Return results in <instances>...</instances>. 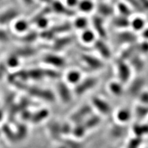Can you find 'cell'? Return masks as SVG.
<instances>
[{
    "mask_svg": "<svg viewBox=\"0 0 148 148\" xmlns=\"http://www.w3.org/2000/svg\"><path fill=\"white\" fill-rule=\"evenodd\" d=\"M116 67L119 81L123 85L128 83L130 80L132 74V69L130 65L127 61L120 59L117 62Z\"/></svg>",
    "mask_w": 148,
    "mask_h": 148,
    "instance_id": "obj_3",
    "label": "cell"
},
{
    "mask_svg": "<svg viewBox=\"0 0 148 148\" xmlns=\"http://www.w3.org/2000/svg\"><path fill=\"white\" fill-rule=\"evenodd\" d=\"M135 114L139 118H144L148 115V106L139 104L135 108Z\"/></svg>",
    "mask_w": 148,
    "mask_h": 148,
    "instance_id": "obj_31",
    "label": "cell"
},
{
    "mask_svg": "<svg viewBox=\"0 0 148 148\" xmlns=\"http://www.w3.org/2000/svg\"><path fill=\"white\" fill-rule=\"evenodd\" d=\"M98 83V80L96 78L88 77L83 80L75 86V92L78 96L84 94L86 91L91 90L94 88Z\"/></svg>",
    "mask_w": 148,
    "mask_h": 148,
    "instance_id": "obj_5",
    "label": "cell"
},
{
    "mask_svg": "<svg viewBox=\"0 0 148 148\" xmlns=\"http://www.w3.org/2000/svg\"><path fill=\"white\" fill-rule=\"evenodd\" d=\"M115 117L119 124L124 125L128 123L132 120L133 113L129 108H122L117 110Z\"/></svg>",
    "mask_w": 148,
    "mask_h": 148,
    "instance_id": "obj_8",
    "label": "cell"
},
{
    "mask_svg": "<svg viewBox=\"0 0 148 148\" xmlns=\"http://www.w3.org/2000/svg\"><path fill=\"white\" fill-rule=\"evenodd\" d=\"M117 9L119 15L130 18L133 15V11L129 4L124 2H120L117 5Z\"/></svg>",
    "mask_w": 148,
    "mask_h": 148,
    "instance_id": "obj_21",
    "label": "cell"
},
{
    "mask_svg": "<svg viewBox=\"0 0 148 148\" xmlns=\"http://www.w3.org/2000/svg\"><path fill=\"white\" fill-rule=\"evenodd\" d=\"M39 1L43 2L45 4H51V3L53 2V0H39Z\"/></svg>",
    "mask_w": 148,
    "mask_h": 148,
    "instance_id": "obj_46",
    "label": "cell"
},
{
    "mask_svg": "<svg viewBox=\"0 0 148 148\" xmlns=\"http://www.w3.org/2000/svg\"><path fill=\"white\" fill-rule=\"evenodd\" d=\"M49 6H50L52 11L59 14H62L67 16H72L75 14V12L72 11V9L67 8L57 0H53V2Z\"/></svg>",
    "mask_w": 148,
    "mask_h": 148,
    "instance_id": "obj_10",
    "label": "cell"
},
{
    "mask_svg": "<svg viewBox=\"0 0 148 148\" xmlns=\"http://www.w3.org/2000/svg\"><path fill=\"white\" fill-rule=\"evenodd\" d=\"M146 19L141 16H135L130 18V28L134 32H141L146 27Z\"/></svg>",
    "mask_w": 148,
    "mask_h": 148,
    "instance_id": "obj_14",
    "label": "cell"
},
{
    "mask_svg": "<svg viewBox=\"0 0 148 148\" xmlns=\"http://www.w3.org/2000/svg\"><path fill=\"white\" fill-rule=\"evenodd\" d=\"M146 21L148 22V16H147V20Z\"/></svg>",
    "mask_w": 148,
    "mask_h": 148,
    "instance_id": "obj_47",
    "label": "cell"
},
{
    "mask_svg": "<svg viewBox=\"0 0 148 148\" xmlns=\"http://www.w3.org/2000/svg\"><path fill=\"white\" fill-rule=\"evenodd\" d=\"M72 39L69 36L58 38L54 41L53 48L56 51L61 50L69 45V44L72 42Z\"/></svg>",
    "mask_w": 148,
    "mask_h": 148,
    "instance_id": "obj_20",
    "label": "cell"
},
{
    "mask_svg": "<svg viewBox=\"0 0 148 148\" xmlns=\"http://www.w3.org/2000/svg\"><path fill=\"white\" fill-rule=\"evenodd\" d=\"M82 40L85 43H91L95 42V34L90 30H86L83 32L82 35Z\"/></svg>",
    "mask_w": 148,
    "mask_h": 148,
    "instance_id": "obj_28",
    "label": "cell"
},
{
    "mask_svg": "<svg viewBox=\"0 0 148 148\" xmlns=\"http://www.w3.org/2000/svg\"><path fill=\"white\" fill-rule=\"evenodd\" d=\"M72 29L71 25L69 23H65V24L56 25L51 28V30L53 32L54 34L56 35L58 34L66 33L69 31H70Z\"/></svg>",
    "mask_w": 148,
    "mask_h": 148,
    "instance_id": "obj_25",
    "label": "cell"
},
{
    "mask_svg": "<svg viewBox=\"0 0 148 148\" xmlns=\"http://www.w3.org/2000/svg\"><path fill=\"white\" fill-rule=\"evenodd\" d=\"M141 34L142 38H143V40L148 41V27H146L145 29L141 32Z\"/></svg>",
    "mask_w": 148,
    "mask_h": 148,
    "instance_id": "obj_42",
    "label": "cell"
},
{
    "mask_svg": "<svg viewBox=\"0 0 148 148\" xmlns=\"http://www.w3.org/2000/svg\"><path fill=\"white\" fill-rule=\"evenodd\" d=\"M136 53L138 54H146L148 53V41L143 40L139 43H135Z\"/></svg>",
    "mask_w": 148,
    "mask_h": 148,
    "instance_id": "obj_32",
    "label": "cell"
},
{
    "mask_svg": "<svg viewBox=\"0 0 148 148\" xmlns=\"http://www.w3.org/2000/svg\"><path fill=\"white\" fill-rule=\"evenodd\" d=\"M59 95L64 103H68L71 99V93L69 87L64 82H60L57 85Z\"/></svg>",
    "mask_w": 148,
    "mask_h": 148,
    "instance_id": "obj_16",
    "label": "cell"
},
{
    "mask_svg": "<svg viewBox=\"0 0 148 148\" xmlns=\"http://www.w3.org/2000/svg\"><path fill=\"white\" fill-rule=\"evenodd\" d=\"M141 139V138H139L136 136L135 138H134L132 140L130 141L127 148H138L140 145V143H139V141H140Z\"/></svg>",
    "mask_w": 148,
    "mask_h": 148,
    "instance_id": "obj_40",
    "label": "cell"
},
{
    "mask_svg": "<svg viewBox=\"0 0 148 148\" xmlns=\"http://www.w3.org/2000/svg\"><path fill=\"white\" fill-rule=\"evenodd\" d=\"M144 89V81L142 78H136L130 86V93L132 96H137Z\"/></svg>",
    "mask_w": 148,
    "mask_h": 148,
    "instance_id": "obj_19",
    "label": "cell"
},
{
    "mask_svg": "<svg viewBox=\"0 0 148 148\" xmlns=\"http://www.w3.org/2000/svg\"><path fill=\"white\" fill-rule=\"evenodd\" d=\"M81 78V73L77 71H70L67 75V80L71 84H77Z\"/></svg>",
    "mask_w": 148,
    "mask_h": 148,
    "instance_id": "obj_27",
    "label": "cell"
},
{
    "mask_svg": "<svg viewBox=\"0 0 148 148\" xmlns=\"http://www.w3.org/2000/svg\"><path fill=\"white\" fill-rule=\"evenodd\" d=\"M48 23H49L48 20L45 17H42V18H40V19H38L35 22V24H36L37 27L40 28V29H45L46 27H47V26L48 25Z\"/></svg>",
    "mask_w": 148,
    "mask_h": 148,
    "instance_id": "obj_39",
    "label": "cell"
},
{
    "mask_svg": "<svg viewBox=\"0 0 148 148\" xmlns=\"http://www.w3.org/2000/svg\"><path fill=\"white\" fill-rule=\"evenodd\" d=\"M109 90L112 95L116 97H120L124 94L123 84L119 81L111 82L109 84Z\"/></svg>",
    "mask_w": 148,
    "mask_h": 148,
    "instance_id": "obj_17",
    "label": "cell"
},
{
    "mask_svg": "<svg viewBox=\"0 0 148 148\" xmlns=\"http://www.w3.org/2000/svg\"><path fill=\"white\" fill-rule=\"evenodd\" d=\"M60 77V73L53 70L47 69L35 68L32 69H22L16 71L8 77V80L9 83H12L16 80L24 82L27 80L38 81L43 80L45 78H57Z\"/></svg>",
    "mask_w": 148,
    "mask_h": 148,
    "instance_id": "obj_1",
    "label": "cell"
},
{
    "mask_svg": "<svg viewBox=\"0 0 148 148\" xmlns=\"http://www.w3.org/2000/svg\"><path fill=\"white\" fill-rule=\"evenodd\" d=\"M139 104L148 106V90L143 89L137 96Z\"/></svg>",
    "mask_w": 148,
    "mask_h": 148,
    "instance_id": "obj_35",
    "label": "cell"
},
{
    "mask_svg": "<svg viewBox=\"0 0 148 148\" xmlns=\"http://www.w3.org/2000/svg\"><path fill=\"white\" fill-rule=\"evenodd\" d=\"M18 12L14 8H9L0 13V25H6L18 17Z\"/></svg>",
    "mask_w": 148,
    "mask_h": 148,
    "instance_id": "obj_9",
    "label": "cell"
},
{
    "mask_svg": "<svg viewBox=\"0 0 148 148\" xmlns=\"http://www.w3.org/2000/svg\"><path fill=\"white\" fill-rule=\"evenodd\" d=\"M14 53L18 56V57H30L32 56H34L36 53V49L33 48H22L18 49L14 52Z\"/></svg>",
    "mask_w": 148,
    "mask_h": 148,
    "instance_id": "obj_24",
    "label": "cell"
},
{
    "mask_svg": "<svg viewBox=\"0 0 148 148\" xmlns=\"http://www.w3.org/2000/svg\"><path fill=\"white\" fill-rule=\"evenodd\" d=\"M88 25V21L85 17H78L77 18L75 22H74V25L75 26L77 29H85Z\"/></svg>",
    "mask_w": 148,
    "mask_h": 148,
    "instance_id": "obj_36",
    "label": "cell"
},
{
    "mask_svg": "<svg viewBox=\"0 0 148 148\" xmlns=\"http://www.w3.org/2000/svg\"><path fill=\"white\" fill-rule=\"evenodd\" d=\"M43 61L45 63L56 67H62L66 64V61L63 58L59 56L58 55L52 54L45 56Z\"/></svg>",
    "mask_w": 148,
    "mask_h": 148,
    "instance_id": "obj_13",
    "label": "cell"
},
{
    "mask_svg": "<svg viewBox=\"0 0 148 148\" xmlns=\"http://www.w3.org/2000/svg\"><path fill=\"white\" fill-rule=\"evenodd\" d=\"M11 84L14 85V86H16L18 90L26 91L32 96L36 97V98H41L48 101H53L54 100L53 92L49 90L43 89L41 88L34 86H29L24 83V82L18 80L14 81Z\"/></svg>",
    "mask_w": 148,
    "mask_h": 148,
    "instance_id": "obj_2",
    "label": "cell"
},
{
    "mask_svg": "<svg viewBox=\"0 0 148 148\" xmlns=\"http://www.w3.org/2000/svg\"><path fill=\"white\" fill-rule=\"evenodd\" d=\"M94 47L104 59H109L111 57L110 49L103 39L95 40L94 42Z\"/></svg>",
    "mask_w": 148,
    "mask_h": 148,
    "instance_id": "obj_12",
    "label": "cell"
},
{
    "mask_svg": "<svg viewBox=\"0 0 148 148\" xmlns=\"http://www.w3.org/2000/svg\"><path fill=\"white\" fill-rule=\"evenodd\" d=\"M37 37H38V34L36 32H31L23 36L22 38H21V40L26 43H32L37 38Z\"/></svg>",
    "mask_w": 148,
    "mask_h": 148,
    "instance_id": "obj_37",
    "label": "cell"
},
{
    "mask_svg": "<svg viewBox=\"0 0 148 148\" xmlns=\"http://www.w3.org/2000/svg\"><path fill=\"white\" fill-rule=\"evenodd\" d=\"M91 112V108L90 106L88 105L83 106L82 107L78 109L76 112H75L74 114H73L72 118H73V119L80 120L81 119L80 118L88 115Z\"/></svg>",
    "mask_w": 148,
    "mask_h": 148,
    "instance_id": "obj_23",
    "label": "cell"
},
{
    "mask_svg": "<svg viewBox=\"0 0 148 148\" xmlns=\"http://www.w3.org/2000/svg\"><path fill=\"white\" fill-rule=\"evenodd\" d=\"M112 25L120 30H127L130 28V18L125 17L121 15L115 16L112 20Z\"/></svg>",
    "mask_w": 148,
    "mask_h": 148,
    "instance_id": "obj_15",
    "label": "cell"
},
{
    "mask_svg": "<svg viewBox=\"0 0 148 148\" xmlns=\"http://www.w3.org/2000/svg\"><path fill=\"white\" fill-rule=\"evenodd\" d=\"M92 104L101 114L103 115H109L112 110L109 103L99 97H93L92 98Z\"/></svg>",
    "mask_w": 148,
    "mask_h": 148,
    "instance_id": "obj_7",
    "label": "cell"
},
{
    "mask_svg": "<svg viewBox=\"0 0 148 148\" xmlns=\"http://www.w3.org/2000/svg\"><path fill=\"white\" fill-rule=\"evenodd\" d=\"M6 72V67L4 64H0V78H1Z\"/></svg>",
    "mask_w": 148,
    "mask_h": 148,
    "instance_id": "obj_43",
    "label": "cell"
},
{
    "mask_svg": "<svg viewBox=\"0 0 148 148\" xmlns=\"http://www.w3.org/2000/svg\"><path fill=\"white\" fill-rule=\"evenodd\" d=\"M40 36L44 40H51L54 39L55 35L50 29L47 30H44L40 34Z\"/></svg>",
    "mask_w": 148,
    "mask_h": 148,
    "instance_id": "obj_38",
    "label": "cell"
},
{
    "mask_svg": "<svg viewBox=\"0 0 148 148\" xmlns=\"http://www.w3.org/2000/svg\"><path fill=\"white\" fill-rule=\"evenodd\" d=\"M66 3L69 7H74L78 4V0H66Z\"/></svg>",
    "mask_w": 148,
    "mask_h": 148,
    "instance_id": "obj_44",
    "label": "cell"
},
{
    "mask_svg": "<svg viewBox=\"0 0 148 148\" xmlns=\"http://www.w3.org/2000/svg\"><path fill=\"white\" fill-rule=\"evenodd\" d=\"M22 1L24 2L27 6H30L34 3V0H22Z\"/></svg>",
    "mask_w": 148,
    "mask_h": 148,
    "instance_id": "obj_45",
    "label": "cell"
},
{
    "mask_svg": "<svg viewBox=\"0 0 148 148\" xmlns=\"http://www.w3.org/2000/svg\"><path fill=\"white\" fill-rule=\"evenodd\" d=\"M97 10H98L99 16L102 17H108L112 16L114 11V9L112 6L104 3H100L98 4L97 6Z\"/></svg>",
    "mask_w": 148,
    "mask_h": 148,
    "instance_id": "obj_18",
    "label": "cell"
},
{
    "mask_svg": "<svg viewBox=\"0 0 148 148\" xmlns=\"http://www.w3.org/2000/svg\"><path fill=\"white\" fill-rule=\"evenodd\" d=\"M129 60L131 61V65L130 66L133 67L134 69H135L137 71H140L142 70V69L144 66V62H143V60L141 59L140 54H136L130 59Z\"/></svg>",
    "mask_w": 148,
    "mask_h": 148,
    "instance_id": "obj_22",
    "label": "cell"
},
{
    "mask_svg": "<svg viewBox=\"0 0 148 148\" xmlns=\"http://www.w3.org/2000/svg\"><path fill=\"white\" fill-rule=\"evenodd\" d=\"M137 35L133 31L127 30H122L116 36V40L119 44H126L131 45L135 44L137 41Z\"/></svg>",
    "mask_w": 148,
    "mask_h": 148,
    "instance_id": "obj_4",
    "label": "cell"
},
{
    "mask_svg": "<svg viewBox=\"0 0 148 148\" xmlns=\"http://www.w3.org/2000/svg\"><path fill=\"white\" fill-rule=\"evenodd\" d=\"M14 27V29L16 32L22 33V32H25L28 29L29 23L24 19L18 20L15 22Z\"/></svg>",
    "mask_w": 148,
    "mask_h": 148,
    "instance_id": "obj_29",
    "label": "cell"
},
{
    "mask_svg": "<svg viewBox=\"0 0 148 148\" xmlns=\"http://www.w3.org/2000/svg\"><path fill=\"white\" fill-rule=\"evenodd\" d=\"M92 23L94 29L101 39H104L107 36V32L104 27L103 18L100 16H95L92 18Z\"/></svg>",
    "mask_w": 148,
    "mask_h": 148,
    "instance_id": "obj_11",
    "label": "cell"
},
{
    "mask_svg": "<svg viewBox=\"0 0 148 148\" xmlns=\"http://www.w3.org/2000/svg\"><path fill=\"white\" fill-rule=\"evenodd\" d=\"M51 11H52V10H51V9L50 6H46V7L44 8L42 10L39 11L33 18H32L31 22L35 23L37 21L40 19V18L44 17L46 15L49 14L50 12H51Z\"/></svg>",
    "mask_w": 148,
    "mask_h": 148,
    "instance_id": "obj_33",
    "label": "cell"
},
{
    "mask_svg": "<svg viewBox=\"0 0 148 148\" xmlns=\"http://www.w3.org/2000/svg\"><path fill=\"white\" fill-rule=\"evenodd\" d=\"M81 59L83 62L92 70H99L104 67L103 61L93 56L83 54L81 56Z\"/></svg>",
    "mask_w": 148,
    "mask_h": 148,
    "instance_id": "obj_6",
    "label": "cell"
},
{
    "mask_svg": "<svg viewBox=\"0 0 148 148\" xmlns=\"http://www.w3.org/2000/svg\"><path fill=\"white\" fill-rule=\"evenodd\" d=\"M18 56H17L15 53H13L11 54L6 61V65L11 68H15L17 67L19 64V59H18Z\"/></svg>",
    "mask_w": 148,
    "mask_h": 148,
    "instance_id": "obj_34",
    "label": "cell"
},
{
    "mask_svg": "<svg viewBox=\"0 0 148 148\" xmlns=\"http://www.w3.org/2000/svg\"><path fill=\"white\" fill-rule=\"evenodd\" d=\"M9 40V36L6 32L0 29V42L5 43Z\"/></svg>",
    "mask_w": 148,
    "mask_h": 148,
    "instance_id": "obj_41",
    "label": "cell"
},
{
    "mask_svg": "<svg viewBox=\"0 0 148 148\" xmlns=\"http://www.w3.org/2000/svg\"><path fill=\"white\" fill-rule=\"evenodd\" d=\"M134 133L136 134V136L141 138L142 135L148 134V123L147 125H137L134 127Z\"/></svg>",
    "mask_w": 148,
    "mask_h": 148,
    "instance_id": "obj_30",
    "label": "cell"
},
{
    "mask_svg": "<svg viewBox=\"0 0 148 148\" xmlns=\"http://www.w3.org/2000/svg\"><path fill=\"white\" fill-rule=\"evenodd\" d=\"M78 4V8L83 12H90L94 8V4L90 0H83Z\"/></svg>",
    "mask_w": 148,
    "mask_h": 148,
    "instance_id": "obj_26",
    "label": "cell"
}]
</instances>
